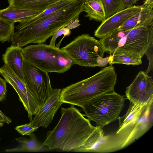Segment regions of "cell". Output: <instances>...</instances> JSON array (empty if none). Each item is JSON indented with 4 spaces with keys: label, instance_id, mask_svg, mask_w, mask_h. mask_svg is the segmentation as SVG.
Instances as JSON below:
<instances>
[{
    "label": "cell",
    "instance_id": "29",
    "mask_svg": "<svg viewBox=\"0 0 153 153\" xmlns=\"http://www.w3.org/2000/svg\"><path fill=\"white\" fill-rule=\"evenodd\" d=\"M142 6L153 9V0H146Z\"/></svg>",
    "mask_w": 153,
    "mask_h": 153
},
{
    "label": "cell",
    "instance_id": "5",
    "mask_svg": "<svg viewBox=\"0 0 153 153\" xmlns=\"http://www.w3.org/2000/svg\"><path fill=\"white\" fill-rule=\"evenodd\" d=\"M144 105L130 102L126 114L117 119L119 126L117 131L104 136L105 143L108 148L114 151L120 150L134 142L145 134V124L140 117Z\"/></svg>",
    "mask_w": 153,
    "mask_h": 153
},
{
    "label": "cell",
    "instance_id": "13",
    "mask_svg": "<svg viewBox=\"0 0 153 153\" xmlns=\"http://www.w3.org/2000/svg\"><path fill=\"white\" fill-rule=\"evenodd\" d=\"M142 6L133 5L127 7L106 18L95 30V36L100 39L122 25L132 16L140 11Z\"/></svg>",
    "mask_w": 153,
    "mask_h": 153
},
{
    "label": "cell",
    "instance_id": "27",
    "mask_svg": "<svg viewBox=\"0 0 153 153\" xmlns=\"http://www.w3.org/2000/svg\"><path fill=\"white\" fill-rule=\"evenodd\" d=\"M12 122V120L0 110V127L2 126L5 123L9 124Z\"/></svg>",
    "mask_w": 153,
    "mask_h": 153
},
{
    "label": "cell",
    "instance_id": "28",
    "mask_svg": "<svg viewBox=\"0 0 153 153\" xmlns=\"http://www.w3.org/2000/svg\"><path fill=\"white\" fill-rule=\"evenodd\" d=\"M79 20L78 18H77L67 26V27L70 30L75 28L78 27L80 25V24L79 23Z\"/></svg>",
    "mask_w": 153,
    "mask_h": 153
},
{
    "label": "cell",
    "instance_id": "14",
    "mask_svg": "<svg viewBox=\"0 0 153 153\" xmlns=\"http://www.w3.org/2000/svg\"><path fill=\"white\" fill-rule=\"evenodd\" d=\"M24 59L22 47L11 45L2 55V60L24 82L23 64Z\"/></svg>",
    "mask_w": 153,
    "mask_h": 153
},
{
    "label": "cell",
    "instance_id": "19",
    "mask_svg": "<svg viewBox=\"0 0 153 153\" xmlns=\"http://www.w3.org/2000/svg\"><path fill=\"white\" fill-rule=\"evenodd\" d=\"M83 11L86 13L85 17L88 18L90 20L102 22L106 19L105 8L102 0H85Z\"/></svg>",
    "mask_w": 153,
    "mask_h": 153
},
{
    "label": "cell",
    "instance_id": "3",
    "mask_svg": "<svg viewBox=\"0 0 153 153\" xmlns=\"http://www.w3.org/2000/svg\"><path fill=\"white\" fill-rule=\"evenodd\" d=\"M105 52L142 59L153 42V19L132 29L115 30L100 39Z\"/></svg>",
    "mask_w": 153,
    "mask_h": 153
},
{
    "label": "cell",
    "instance_id": "1",
    "mask_svg": "<svg viewBox=\"0 0 153 153\" xmlns=\"http://www.w3.org/2000/svg\"><path fill=\"white\" fill-rule=\"evenodd\" d=\"M85 0H76L65 7L36 21H24L16 27L12 34V45L22 47L27 44L44 43L59 29L78 18L83 11Z\"/></svg>",
    "mask_w": 153,
    "mask_h": 153
},
{
    "label": "cell",
    "instance_id": "30",
    "mask_svg": "<svg viewBox=\"0 0 153 153\" xmlns=\"http://www.w3.org/2000/svg\"><path fill=\"white\" fill-rule=\"evenodd\" d=\"M127 7L134 5L139 0H122Z\"/></svg>",
    "mask_w": 153,
    "mask_h": 153
},
{
    "label": "cell",
    "instance_id": "10",
    "mask_svg": "<svg viewBox=\"0 0 153 153\" xmlns=\"http://www.w3.org/2000/svg\"><path fill=\"white\" fill-rule=\"evenodd\" d=\"M23 74L25 84L36 96L42 106L53 89L48 72L24 59Z\"/></svg>",
    "mask_w": 153,
    "mask_h": 153
},
{
    "label": "cell",
    "instance_id": "7",
    "mask_svg": "<svg viewBox=\"0 0 153 153\" xmlns=\"http://www.w3.org/2000/svg\"><path fill=\"white\" fill-rule=\"evenodd\" d=\"M22 49L24 59L48 73H64L74 64L62 49L56 47L41 43Z\"/></svg>",
    "mask_w": 153,
    "mask_h": 153
},
{
    "label": "cell",
    "instance_id": "11",
    "mask_svg": "<svg viewBox=\"0 0 153 153\" xmlns=\"http://www.w3.org/2000/svg\"><path fill=\"white\" fill-rule=\"evenodd\" d=\"M126 97L130 102L142 105L153 98V80L143 71H140L131 83L126 87Z\"/></svg>",
    "mask_w": 153,
    "mask_h": 153
},
{
    "label": "cell",
    "instance_id": "17",
    "mask_svg": "<svg viewBox=\"0 0 153 153\" xmlns=\"http://www.w3.org/2000/svg\"><path fill=\"white\" fill-rule=\"evenodd\" d=\"M58 0H8L9 6L33 11H43Z\"/></svg>",
    "mask_w": 153,
    "mask_h": 153
},
{
    "label": "cell",
    "instance_id": "6",
    "mask_svg": "<svg viewBox=\"0 0 153 153\" xmlns=\"http://www.w3.org/2000/svg\"><path fill=\"white\" fill-rule=\"evenodd\" d=\"M74 64L81 66H107L108 57L104 58L105 52L100 40L85 33L79 36L61 48Z\"/></svg>",
    "mask_w": 153,
    "mask_h": 153
},
{
    "label": "cell",
    "instance_id": "8",
    "mask_svg": "<svg viewBox=\"0 0 153 153\" xmlns=\"http://www.w3.org/2000/svg\"><path fill=\"white\" fill-rule=\"evenodd\" d=\"M126 99L114 91L102 94L88 100L82 106L84 116L103 127L115 121L123 108Z\"/></svg>",
    "mask_w": 153,
    "mask_h": 153
},
{
    "label": "cell",
    "instance_id": "18",
    "mask_svg": "<svg viewBox=\"0 0 153 153\" xmlns=\"http://www.w3.org/2000/svg\"><path fill=\"white\" fill-rule=\"evenodd\" d=\"M153 19V9L142 6L141 10L126 20L116 30H125L132 29Z\"/></svg>",
    "mask_w": 153,
    "mask_h": 153
},
{
    "label": "cell",
    "instance_id": "20",
    "mask_svg": "<svg viewBox=\"0 0 153 153\" xmlns=\"http://www.w3.org/2000/svg\"><path fill=\"white\" fill-rule=\"evenodd\" d=\"M108 57V63L110 65L116 64L132 65H140L142 64V59L125 54H110Z\"/></svg>",
    "mask_w": 153,
    "mask_h": 153
},
{
    "label": "cell",
    "instance_id": "16",
    "mask_svg": "<svg viewBox=\"0 0 153 153\" xmlns=\"http://www.w3.org/2000/svg\"><path fill=\"white\" fill-rule=\"evenodd\" d=\"M19 145L13 148L5 150L6 152H38L47 149L37 139L34 134L32 133L29 138L21 137L15 139Z\"/></svg>",
    "mask_w": 153,
    "mask_h": 153
},
{
    "label": "cell",
    "instance_id": "2",
    "mask_svg": "<svg viewBox=\"0 0 153 153\" xmlns=\"http://www.w3.org/2000/svg\"><path fill=\"white\" fill-rule=\"evenodd\" d=\"M61 116L52 130L48 131L42 143L49 149L69 151L82 146L95 130L90 121L74 105L61 108Z\"/></svg>",
    "mask_w": 153,
    "mask_h": 153
},
{
    "label": "cell",
    "instance_id": "31",
    "mask_svg": "<svg viewBox=\"0 0 153 153\" xmlns=\"http://www.w3.org/2000/svg\"><path fill=\"white\" fill-rule=\"evenodd\" d=\"M86 1L89 0H85Z\"/></svg>",
    "mask_w": 153,
    "mask_h": 153
},
{
    "label": "cell",
    "instance_id": "25",
    "mask_svg": "<svg viewBox=\"0 0 153 153\" xmlns=\"http://www.w3.org/2000/svg\"><path fill=\"white\" fill-rule=\"evenodd\" d=\"M153 42H152L150 46L146 51L145 54L146 55L149 60L148 67L145 71L146 73L148 74L152 71L153 68Z\"/></svg>",
    "mask_w": 153,
    "mask_h": 153
},
{
    "label": "cell",
    "instance_id": "26",
    "mask_svg": "<svg viewBox=\"0 0 153 153\" xmlns=\"http://www.w3.org/2000/svg\"><path fill=\"white\" fill-rule=\"evenodd\" d=\"M7 81L0 76V102L5 98L7 92Z\"/></svg>",
    "mask_w": 153,
    "mask_h": 153
},
{
    "label": "cell",
    "instance_id": "9",
    "mask_svg": "<svg viewBox=\"0 0 153 153\" xmlns=\"http://www.w3.org/2000/svg\"><path fill=\"white\" fill-rule=\"evenodd\" d=\"M0 74L17 93L31 121L33 116L35 115L42 107L38 99L25 82L7 65L4 64L0 68Z\"/></svg>",
    "mask_w": 153,
    "mask_h": 153
},
{
    "label": "cell",
    "instance_id": "12",
    "mask_svg": "<svg viewBox=\"0 0 153 153\" xmlns=\"http://www.w3.org/2000/svg\"><path fill=\"white\" fill-rule=\"evenodd\" d=\"M61 89H53L51 94L41 108L30 122L33 125L46 128L63 102L59 100Z\"/></svg>",
    "mask_w": 153,
    "mask_h": 153
},
{
    "label": "cell",
    "instance_id": "4",
    "mask_svg": "<svg viewBox=\"0 0 153 153\" xmlns=\"http://www.w3.org/2000/svg\"><path fill=\"white\" fill-rule=\"evenodd\" d=\"M117 80L114 66H107L92 76L62 89L59 100L81 107L91 99L114 91Z\"/></svg>",
    "mask_w": 153,
    "mask_h": 153
},
{
    "label": "cell",
    "instance_id": "21",
    "mask_svg": "<svg viewBox=\"0 0 153 153\" xmlns=\"http://www.w3.org/2000/svg\"><path fill=\"white\" fill-rule=\"evenodd\" d=\"M106 19L127 7L122 0H102Z\"/></svg>",
    "mask_w": 153,
    "mask_h": 153
},
{
    "label": "cell",
    "instance_id": "23",
    "mask_svg": "<svg viewBox=\"0 0 153 153\" xmlns=\"http://www.w3.org/2000/svg\"><path fill=\"white\" fill-rule=\"evenodd\" d=\"M71 33L70 30L67 27H62L52 36L49 45L59 48L64 37L66 36H69Z\"/></svg>",
    "mask_w": 153,
    "mask_h": 153
},
{
    "label": "cell",
    "instance_id": "15",
    "mask_svg": "<svg viewBox=\"0 0 153 153\" xmlns=\"http://www.w3.org/2000/svg\"><path fill=\"white\" fill-rule=\"evenodd\" d=\"M42 11H33L13 8L9 6L0 10V18L7 22L14 23L21 22L32 18Z\"/></svg>",
    "mask_w": 153,
    "mask_h": 153
},
{
    "label": "cell",
    "instance_id": "24",
    "mask_svg": "<svg viewBox=\"0 0 153 153\" xmlns=\"http://www.w3.org/2000/svg\"><path fill=\"white\" fill-rule=\"evenodd\" d=\"M39 127L36 126L30 122L28 123L17 126L15 129L22 135H30L36 131Z\"/></svg>",
    "mask_w": 153,
    "mask_h": 153
},
{
    "label": "cell",
    "instance_id": "22",
    "mask_svg": "<svg viewBox=\"0 0 153 153\" xmlns=\"http://www.w3.org/2000/svg\"><path fill=\"white\" fill-rule=\"evenodd\" d=\"M14 23L7 22L0 18V41L9 42L14 31Z\"/></svg>",
    "mask_w": 153,
    "mask_h": 153
}]
</instances>
